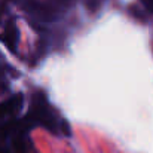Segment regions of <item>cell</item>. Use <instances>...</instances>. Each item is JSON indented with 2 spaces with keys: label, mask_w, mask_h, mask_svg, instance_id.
Segmentation results:
<instances>
[{
  "label": "cell",
  "mask_w": 153,
  "mask_h": 153,
  "mask_svg": "<svg viewBox=\"0 0 153 153\" xmlns=\"http://www.w3.org/2000/svg\"><path fill=\"white\" fill-rule=\"evenodd\" d=\"M21 102H22V97L21 95L10 97L9 100H6L0 105V114H12V113L18 111V108L21 107Z\"/></svg>",
  "instance_id": "6da1fadb"
},
{
  "label": "cell",
  "mask_w": 153,
  "mask_h": 153,
  "mask_svg": "<svg viewBox=\"0 0 153 153\" xmlns=\"http://www.w3.org/2000/svg\"><path fill=\"white\" fill-rule=\"evenodd\" d=\"M1 39H3V42L6 43V46H9L12 51L15 49V45H16V42H18V30H16V27H15L13 22H10V24L6 27V30H4Z\"/></svg>",
  "instance_id": "7a4b0ae2"
},
{
  "label": "cell",
  "mask_w": 153,
  "mask_h": 153,
  "mask_svg": "<svg viewBox=\"0 0 153 153\" xmlns=\"http://www.w3.org/2000/svg\"><path fill=\"white\" fill-rule=\"evenodd\" d=\"M141 3H143L149 10H153V0H141Z\"/></svg>",
  "instance_id": "3957f363"
}]
</instances>
